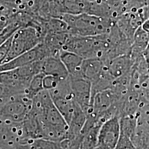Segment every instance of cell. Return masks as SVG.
Returning a JSON list of instances; mask_svg holds the SVG:
<instances>
[{
  "label": "cell",
  "instance_id": "13",
  "mask_svg": "<svg viewBox=\"0 0 149 149\" xmlns=\"http://www.w3.org/2000/svg\"><path fill=\"white\" fill-rule=\"evenodd\" d=\"M115 149H136L135 148H116Z\"/></svg>",
  "mask_w": 149,
  "mask_h": 149
},
{
  "label": "cell",
  "instance_id": "2",
  "mask_svg": "<svg viewBox=\"0 0 149 149\" xmlns=\"http://www.w3.org/2000/svg\"><path fill=\"white\" fill-rule=\"evenodd\" d=\"M44 37L42 31L36 27L29 26L18 29L12 37L10 50L3 63L35 48L43 42Z\"/></svg>",
  "mask_w": 149,
  "mask_h": 149
},
{
  "label": "cell",
  "instance_id": "14",
  "mask_svg": "<svg viewBox=\"0 0 149 149\" xmlns=\"http://www.w3.org/2000/svg\"><path fill=\"white\" fill-rule=\"evenodd\" d=\"M93 149H103L101 148H100V147H99V146H97L95 148H94Z\"/></svg>",
  "mask_w": 149,
  "mask_h": 149
},
{
  "label": "cell",
  "instance_id": "7",
  "mask_svg": "<svg viewBox=\"0 0 149 149\" xmlns=\"http://www.w3.org/2000/svg\"><path fill=\"white\" fill-rule=\"evenodd\" d=\"M109 73L115 79L130 72L134 65V60L130 54L117 56L106 64Z\"/></svg>",
  "mask_w": 149,
  "mask_h": 149
},
{
  "label": "cell",
  "instance_id": "9",
  "mask_svg": "<svg viewBox=\"0 0 149 149\" xmlns=\"http://www.w3.org/2000/svg\"><path fill=\"white\" fill-rule=\"evenodd\" d=\"M27 144L31 149H63L60 141L47 139H31Z\"/></svg>",
  "mask_w": 149,
  "mask_h": 149
},
{
  "label": "cell",
  "instance_id": "6",
  "mask_svg": "<svg viewBox=\"0 0 149 149\" xmlns=\"http://www.w3.org/2000/svg\"><path fill=\"white\" fill-rule=\"evenodd\" d=\"M40 73L50 75L60 79H65L69 73L64 64L59 58L56 56H48L40 60Z\"/></svg>",
  "mask_w": 149,
  "mask_h": 149
},
{
  "label": "cell",
  "instance_id": "10",
  "mask_svg": "<svg viewBox=\"0 0 149 149\" xmlns=\"http://www.w3.org/2000/svg\"><path fill=\"white\" fill-rule=\"evenodd\" d=\"M44 76L43 73H39L32 78L26 93L30 98L32 99L39 92L44 90L43 88Z\"/></svg>",
  "mask_w": 149,
  "mask_h": 149
},
{
  "label": "cell",
  "instance_id": "11",
  "mask_svg": "<svg viewBox=\"0 0 149 149\" xmlns=\"http://www.w3.org/2000/svg\"><path fill=\"white\" fill-rule=\"evenodd\" d=\"M12 37L0 47V65L3 64L7 56L11 45Z\"/></svg>",
  "mask_w": 149,
  "mask_h": 149
},
{
  "label": "cell",
  "instance_id": "1",
  "mask_svg": "<svg viewBox=\"0 0 149 149\" xmlns=\"http://www.w3.org/2000/svg\"><path fill=\"white\" fill-rule=\"evenodd\" d=\"M60 19L65 22L70 34L83 37H94L109 33L116 19L88 13L64 14Z\"/></svg>",
  "mask_w": 149,
  "mask_h": 149
},
{
  "label": "cell",
  "instance_id": "8",
  "mask_svg": "<svg viewBox=\"0 0 149 149\" xmlns=\"http://www.w3.org/2000/svg\"><path fill=\"white\" fill-rule=\"evenodd\" d=\"M59 57L69 75L82 77L81 68L84 59L81 56L73 52L61 50L59 52Z\"/></svg>",
  "mask_w": 149,
  "mask_h": 149
},
{
  "label": "cell",
  "instance_id": "4",
  "mask_svg": "<svg viewBox=\"0 0 149 149\" xmlns=\"http://www.w3.org/2000/svg\"><path fill=\"white\" fill-rule=\"evenodd\" d=\"M120 135V118L115 116L102 124L98 131L97 146L103 149H115Z\"/></svg>",
  "mask_w": 149,
  "mask_h": 149
},
{
  "label": "cell",
  "instance_id": "12",
  "mask_svg": "<svg viewBox=\"0 0 149 149\" xmlns=\"http://www.w3.org/2000/svg\"><path fill=\"white\" fill-rule=\"evenodd\" d=\"M7 19L5 17H1L0 18V33L3 29L7 24Z\"/></svg>",
  "mask_w": 149,
  "mask_h": 149
},
{
  "label": "cell",
  "instance_id": "3",
  "mask_svg": "<svg viewBox=\"0 0 149 149\" xmlns=\"http://www.w3.org/2000/svg\"><path fill=\"white\" fill-rule=\"evenodd\" d=\"M32 99L26 93L17 95L0 108V118L12 122H23L30 112Z\"/></svg>",
  "mask_w": 149,
  "mask_h": 149
},
{
  "label": "cell",
  "instance_id": "5",
  "mask_svg": "<svg viewBox=\"0 0 149 149\" xmlns=\"http://www.w3.org/2000/svg\"><path fill=\"white\" fill-rule=\"evenodd\" d=\"M70 86L73 98L85 113L90 106L91 84L85 78L69 74Z\"/></svg>",
  "mask_w": 149,
  "mask_h": 149
}]
</instances>
